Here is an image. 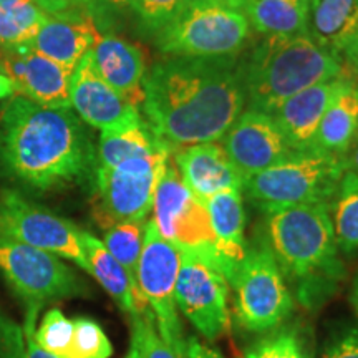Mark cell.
Here are the masks:
<instances>
[{
    "mask_svg": "<svg viewBox=\"0 0 358 358\" xmlns=\"http://www.w3.org/2000/svg\"><path fill=\"white\" fill-rule=\"evenodd\" d=\"M146 124L171 153L221 141L245 108L234 57H169L145 75Z\"/></svg>",
    "mask_w": 358,
    "mask_h": 358,
    "instance_id": "cell-1",
    "label": "cell"
},
{
    "mask_svg": "<svg viewBox=\"0 0 358 358\" xmlns=\"http://www.w3.org/2000/svg\"><path fill=\"white\" fill-rule=\"evenodd\" d=\"M96 168V151L71 108L13 95L0 111V179L22 194L65 189Z\"/></svg>",
    "mask_w": 358,
    "mask_h": 358,
    "instance_id": "cell-2",
    "label": "cell"
},
{
    "mask_svg": "<svg viewBox=\"0 0 358 358\" xmlns=\"http://www.w3.org/2000/svg\"><path fill=\"white\" fill-rule=\"evenodd\" d=\"M266 243L292 295L306 308L332 297L345 279L329 204L264 208Z\"/></svg>",
    "mask_w": 358,
    "mask_h": 358,
    "instance_id": "cell-3",
    "label": "cell"
},
{
    "mask_svg": "<svg viewBox=\"0 0 358 358\" xmlns=\"http://www.w3.org/2000/svg\"><path fill=\"white\" fill-rule=\"evenodd\" d=\"M239 75L245 105L268 115L312 85L347 77L342 58L307 35L266 37L239 65Z\"/></svg>",
    "mask_w": 358,
    "mask_h": 358,
    "instance_id": "cell-4",
    "label": "cell"
},
{
    "mask_svg": "<svg viewBox=\"0 0 358 358\" xmlns=\"http://www.w3.org/2000/svg\"><path fill=\"white\" fill-rule=\"evenodd\" d=\"M151 213V221L168 243L182 252L204 257L216 266L231 284L237 264L224 252L211 227L206 204L185 185L174 164L173 155L169 156L156 185Z\"/></svg>",
    "mask_w": 358,
    "mask_h": 358,
    "instance_id": "cell-5",
    "label": "cell"
},
{
    "mask_svg": "<svg viewBox=\"0 0 358 358\" xmlns=\"http://www.w3.org/2000/svg\"><path fill=\"white\" fill-rule=\"evenodd\" d=\"M345 171V159L315 150L295 151L274 166L244 178L243 189L261 209L330 204Z\"/></svg>",
    "mask_w": 358,
    "mask_h": 358,
    "instance_id": "cell-6",
    "label": "cell"
},
{
    "mask_svg": "<svg viewBox=\"0 0 358 358\" xmlns=\"http://www.w3.org/2000/svg\"><path fill=\"white\" fill-rule=\"evenodd\" d=\"M250 37V25L239 8L192 0L185 10L155 35L156 47L168 57H234Z\"/></svg>",
    "mask_w": 358,
    "mask_h": 358,
    "instance_id": "cell-7",
    "label": "cell"
},
{
    "mask_svg": "<svg viewBox=\"0 0 358 358\" xmlns=\"http://www.w3.org/2000/svg\"><path fill=\"white\" fill-rule=\"evenodd\" d=\"M231 285L236 320L248 332H272L294 310V295L266 239L248 244Z\"/></svg>",
    "mask_w": 358,
    "mask_h": 358,
    "instance_id": "cell-8",
    "label": "cell"
},
{
    "mask_svg": "<svg viewBox=\"0 0 358 358\" xmlns=\"http://www.w3.org/2000/svg\"><path fill=\"white\" fill-rule=\"evenodd\" d=\"M0 274L27 307L24 330L35 332L40 310L48 302L85 294L80 282L62 257L0 237Z\"/></svg>",
    "mask_w": 358,
    "mask_h": 358,
    "instance_id": "cell-9",
    "label": "cell"
},
{
    "mask_svg": "<svg viewBox=\"0 0 358 358\" xmlns=\"http://www.w3.org/2000/svg\"><path fill=\"white\" fill-rule=\"evenodd\" d=\"M173 153L168 148L136 156L113 168H95V219L101 227L146 221L158 179Z\"/></svg>",
    "mask_w": 358,
    "mask_h": 358,
    "instance_id": "cell-10",
    "label": "cell"
},
{
    "mask_svg": "<svg viewBox=\"0 0 358 358\" xmlns=\"http://www.w3.org/2000/svg\"><path fill=\"white\" fill-rule=\"evenodd\" d=\"M179 266L181 250L159 234L151 219L146 221L145 239L136 268V284L148 307L153 312L159 335L179 357L185 358L186 338L182 335L174 295Z\"/></svg>",
    "mask_w": 358,
    "mask_h": 358,
    "instance_id": "cell-11",
    "label": "cell"
},
{
    "mask_svg": "<svg viewBox=\"0 0 358 358\" xmlns=\"http://www.w3.org/2000/svg\"><path fill=\"white\" fill-rule=\"evenodd\" d=\"M0 237L47 250L90 271L82 229L15 189L0 191Z\"/></svg>",
    "mask_w": 358,
    "mask_h": 358,
    "instance_id": "cell-12",
    "label": "cell"
},
{
    "mask_svg": "<svg viewBox=\"0 0 358 358\" xmlns=\"http://www.w3.org/2000/svg\"><path fill=\"white\" fill-rule=\"evenodd\" d=\"M178 310L208 340H216L229 327L227 280L216 266L204 257L181 250L176 280Z\"/></svg>",
    "mask_w": 358,
    "mask_h": 358,
    "instance_id": "cell-13",
    "label": "cell"
},
{
    "mask_svg": "<svg viewBox=\"0 0 358 358\" xmlns=\"http://www.w3.org/2000/svg\"><path fill=\"white\" fill-rule=\"evenodd\" d=\"M221 145L243 178L264 171L295 153L274 116L252 108L241 113L221 138Z\"/></svg>",
    "mask_w": 358,
    "mask_h": 358,
    "instance_id": "cell-14",
    "label": "cell"
},
{
    "mask_svg": "<svg viewBox=\"0 0 358 358\" xmlns=\"http://www.w3.org/2000/svg\"><path fill=\"white\" fill-rule=\"evenodd\" d=\"M70 101L78 118L100 131H122L145 122L140 108L98 75L92 53H87L71 73Z\"/></svg>",
    "mask_w": 358,
    "mask_h": 358,
    "instance_id": "cell-15",
    "label": "cell"
},
{
    "mask_svg": "<svg viewBox=\"0 0 358 358\" xmlns=\"http://www.w3.org/2000/svg\"><path fill=\"white\" fill-rule=\"evenodd\" d=\"M2 71L12 80L15 95L47 108H71L70 82L73 71L35 52L29 45L0 52Z\"/></svg>",
    "mask_w": 358,
    "mask_h": 358,
    "instance_id": "cell-16",
    "label": "cell"
},
{
    "mask_svg": "<svg viewBox=\"0 0 358 358\" xmlns=\"http://www.w3.org/2000/svg\"><path fill=\"white\" fill-rule=\"evenodd\" d=\"M173 159L185 185L203 203L221 191H243V174L234 166L221 141L182 148L173 153Z\"/></svg>",
    "mask_w": 358,
    "mask_h": 358,
    "instance_id": "cell-17",
    "label": "cell"
},
{
    "mask_svg": "<svg viewBox=\"0 0 358 358\" xmlns=\"http://www.w3.org/2000/svg\"><path fill=\"white\" fill-rule=\"evenodd\" d=\"M100 37V30L87 12L48 15L30 48L73 71Z\"/></svg>",
    "mask_w": 358,
    "mask_h": 358,
    "instance_id": "cell-18",
    "label": "cell"
},
{
    "mask_svg": "<svg viewBox=\"0 0 358 358\" xmlns=\"http://www.w3.org/2000/svg\"><path fill=\"white\" fill-rule=\"evenodd\" d=\"M90 53L98 75L131 105L140 108L145 100L143 83L146 75L141 48L116 35L100 34Z\"/></svg>",
    "mask_w": 358,
    "mask_h": 358,
    "instance_id": "cell-19",
    "label": "cell"
},
{
    "mask_svg": "<svg viewBox=\"0 0 358 358\" xmlns=\"http://www.w3.org/2000/svg\"><path fill=\"white\" fill-rule=\"evenodd\" d=\"M347 80L348 77H340L312 85L285 100L272 113L295 151L312 150L322 116Z\"/></svg>",
    "mask_w": 358,
    "mask_h": 358,
    "instance_id": "cell-20",
    "label": "cell"
},
{
    "mask_svg": "<svg viewBox=\"0 0 358 358\" xmlns=\"http://www.w3.org/2000/svg\"><path fill=\"white\" fill-rule=\"evenodd\" d=\"M82 245L88 261V274H92L100 282L101 287L110 294L116 306L129 317L146 312L150 308L140 289L136 287V284L131 280L122 264L111 256L103 241L96 239L87 231H82Z\"/></svg>",
    "mask_w": 358,
    "mask_h": 358,
    "instance_id": "cell-21",
    "label": "cell"
},
{
    "mask_svg": "<svg viewBox=\"0 0 358 358\" xmlns=\"http://www.w3.org/2000/svg\"><path fill=\"white\" fill-rule=\"evenodd\" d=\"M358 134V85L350 78L322 116L312 150L345 159Z\"/></svg>",
    "mask_w": 358,
    "mask_h": 358,
    "instance_id": "cell-22",
    "label": "cell"
},
{
    "mask_svg": "<svg viewBox=\"0 0 358 358\" xmlns=\"http://www.w3.org/2000/svg\"><path fill=\"white\" fill-rule=\"evenodd\" d=\"M357 29L358 0H310L307 37L324 50L340 57Z\"/></svg>",
    "mask_w": 358,
    "mask_h": 358,
    "instance_id": "cell-23",
    "label": "cell"
},
{
    "mask_svg": "<svg viewBox=\"0 0 358 358\" xmlns=\"http://www.w3.org/2000/svg\"><path fill=\"white\" fill-rule=\"evenodd\" d=\"M310 0H244L239 10L266 37L307 35Z\"/></svg>",
    "mask_w": 358,
    "mask_h": 358,
    "instance_id": "cell-24",
    "label": "cell"
},
{
    "mask_svg": "<svg viewBox=\"0 0 358 358\" xmlns=\"http://www.w3.org/2000/svg\"><path fill=\"white\" fill-rule=\"evenodd\" d=\"M211 227L219 244L232 262L239 264L244 257L245 243V213L241 189H226L204 201Z\"/></svg>",
    "mask_w": 358,
    "mask_h": 358,
    "instance_id": "cell-25",
    "label": "cell"
},
{
    "mask_svg": "<svg viewBox=\"0 0 358 358\" xmlns=\"http://www.w3.org/2000/svg\"><path fill=\"white\" fill-rule=\"evenodd\" d=\"M166 148L146 122L122 131H101L96 148V168H113L123 161L156 153Z\"/></svg>",
    "mask_w": 358,
    "mask_h": 358,
    "instance_id": "cell-26",
    "label": "cell"
},
{
    "mask_svg": "<svg viewBox=\"0 0 358 358\" xmlns=\"http://www.w3.org/2000/svg\"><path fill=\"white\" fill-rule=\"evenodd\" d=\"M335 243L345 254L358 252V176L343 173L329 204Z\"/></svg>",
    "mask_w": 358,
    "mask_h": 358,
    "instance_id": "cell-27",
    "label": "cell"
},
{
    "mask_svg": "<svg viewBox=\"0 0 358 358\" xmlns=\"http://www.w3.org/2000/svg\"><path fill=\"white\" fill-rule=\"evenodd\" d=\"M47 17L35 2L0 6V52L29 45Z\"/></svg>",
    "mask_w": 358,
    "mask_h": 358,
    "instance_id": "cell-28",
    "label": "cell"
},
{
    "mask_svg": "<svg viewBox=\"0 0 358 358\" xmlns=\"http://www.w3.org/2000/svg\"><path fill=\"white\" fill-rule=\"evenodd\" d=\"M146 221H128L115 224V226L106 229L105 239H103L105 248L110 250L111 256L116 261L122 264L134 284H136V268L141 256L143 239H145Z\"/></svg>",
    "mask_w": 358,
    "mask_h": 358,
    "instance_id": "cell-29",
    "label": "cell"
},
{
    "mask_svg": "<svg viewBox=\"0 0 358 358\" xmlns=\"http://www.w3.org/2000/svg\"><path fill=\"white\" fill-rule=\"evenodd\" d=\"M244 358H312L306 335L295 327L275 329L245 352Z\"/></svg>",
    "mask_w": 358,
    "mask_h": 358,
    "instance_id": "cell-30",
    "label": "cell"
},
{
    "mask_svg": "<svg viewBox=\"0 0 358 358\" xmlns=\"http://www.w3.org/2000/svg\"><path fill=\"white\" fill-rule=\"evenodd\" d=\"M73 337V320L58 308H52L43 315L32 335L34 342L55 358H65Z\"/></svg>",
    "mask_w": 358,
    "mask_h": 358,
    "instance_id": "cell-31",
    "label": "cell"
},
{
    "mask_svg": "<svg viewBox=\"0 0 358 358\" xmlns=\"http://www.w3.org/2000/svg\"><path fill=\"white\" fill-rule=\"evenodd\" d=\"M111 353L113 347L95 320L85 317L73 320V337L65 358H110Z\"/></svg>",
    "mask_w": 358,
    "mask_h": 358,
    "instance_id": "cell-32",
    "label": "cell"
},
{
    "mask_svg": "<svg viewBox=\"0 0 358 358\" xmlns=\"http://www.w3.org/2000/svg\"><path fill=\"white\" fill-rule=\"evenodd\" d=\"M131 319V347L136 348L141 358H181L159 335L153 312L136 313Z\"/></svg>",
    "mask_w": 358,
    "mask_h": 358,
    "instance_id": "cell-33",
    "label": "cell"
},
{
    "mask_svg": "<svg viewBox=\"0 0 358 358\" xmlns=\"http://www.w3.org/2000/svg\"><path fill=\"white\" fill-rule=\"evenodd\" d=\"M191 2L192 0H131L129 8L143 29L156 35Z\"/></svg>",
    "mask_w": 358,
    "mask_h": 358,
    "instance_id": "cell-34",
    "label": "cell"
},
{
    "mask_svg": "<svg viewBox=\"0 0 358 358\" xmlns=\"http://www.w3.org/2000/svg\"><path fill=\"white\" fill-rule=\"evenodd\" d=\"M24 352V330L0 308V358H22Z\"/></svg>",
    "mask_w": 358,
    "mask_h": 358,
    "instance_id": "cell-35",
    "label": "cell"
},
{
    "mask_svg": "<svg viewBox=\"0 0 358 358\" xmlns=\"http://www.w3.org/2000/svg\"><path fill=\"white\" fill-rule=\"evenodd\" d=\"M322 358H358V329H348L325 348Z\"/></svg>",
    "mask_w": 358,
    "mask_h": 358,
    "instance_id": "cell-36",
    "label": "cell"
},
{
    "mask_svg": "<svg viewBox=\"0 0 358 358\" xmlns=\"http://www.w3.org/2000/svg\"><path fill=\"white\" fill-rule=\"evenodd\" d=\"M129 2L131 0H90L88 13L96 25L106 24V20L129 7Z\"/></svg>",
    "mask_w": 358,
    "mask_h": 358,
    "instance_id": "cell-37",
    "label": "cell"
},
{
    "mask_svg": "<svg viewBox=\"0 0 358 358\" xmlns=\"http://www.w3.org/2000/svg\"><path fill=\"white\" fill-rule=\"evenodd\" d=\"M37 6L48 15H62V13L87 12L90 0H34Z\"/></svg>",
    "mask_w": 358,
    "mask_h": 358,
    "instance_id": "cell-38",
    "label": "cell"
},
{
    "mask_svg": "<svg viewBox=\"0 0 358 358\" xmlns=\"http://www.w3.org/2000/svg\"><path fill=\"white\" fill-rule=\"evenodd\" d=\"M185 358H222V355L214 348L204 345L196 337H189L186 338Z\"/></svg>",
    "mask_w": 358,
    "mask_h": 358,
    "instance_id": "cell-39",
    "label": "cell"
},
{
    "mask_svg": "<svg viewBox=\"0 0 358 358\" xmlns=\"http://www.w3.org/2000/svg\"><path fill=\"white\" fill-rule=\"evenodd\" d=\"M24 335H25V352L22 358H55L53 355H50V353L42 350V348L34 342L32 338L34 332H27V330H24Z\"/></svg>",
    "mask_w": 358,
    "mask_h": 358,
    "instance_id": "cell-40",
    "label": "cell"
},
{
    "mask_svg": "<svg viewBox=\"0 0 358 358\" xmlns=\"http://www.w3.org/2000/svg\"><path fill=\"white\" fill-rule=\"evenodd\" d=\"M340 57L345 58L347 64H350L353 69L358 70V29H357L355 35L352 37L350 42H348L345 50L342 52V55Z\"/></svg>",
    "mask_w": 358,
    "mask_h": 358,
    "instance_id": "cell-41",
    "label": "cell"
},
{
    "mask_svg": "<svg viewBox=\"0 0 358 358\" xmlns=\"http://www.w3.org/2000/svg\"><path fill=\"white\" fill-rule=\"evenodd\" d=\"M345 166L347 171H352L358 176V134L355 140H353L350 150L345 155Z\"/></svg>",
    "mask_w": 358,
    "mask_h": 358,
    "instance_id": "cell-42",
    "label": "cell"
},
{
    "mask_svg": "<svg viewBox=\"0 0 358 358\" xmlns=\"http://www.w3.org/2000/svg\"><path fill=\"white\" fill-rule=\"evenodd\" d=\"M13 95H15V88H13L12 80L3 71H0V100H6Z\"/></svg>",
    "mask_w": 358,
    "mask_h": 358,
    "instance_id": "cell-43",
    "label": "cell"
},
{
    "mask_svg": "<svg viewBox=\"0 0 358 358\" xmlns=\"http://www.w3.org/2000/svg\"><path fill=\"white\" fill-rule=\"evenodd\" d=\"M350 302L353 308H355V312L358 313V272L357 275L353 277V282H352V290H350Z\"/></svg>",
    "mask_w": 358,
    "mask_h": 358,
    "instance_id": "cell-44",
    "label": "cell"
},
{
    "mask_svg": "<svg viewBox=\"0 0 358 358\" xmlns=\"http://www.w3.org/2000/svg\"><path fill=\"white\" fill-rule=\"evenodd\" d=\"M34 0H0V6H15V3H27Z\"/></svg>",
    "mask_w": 358,
    "mask_h": 358,
    "instance_id": "cell-45",
    "label": "cell"
},
{
    "mask_svg": "<svg viewBox=\"0 0 358 358\" xmlns=\"http://www.w3.org/2000/svg\"><path fill=\"white\" fill-rule=\"evenodd\" d=\"M214 2H221V3H226V6L239 8L241 3H243V0H214Z\"/></svg>",
    "mask_w": 358,
    "mask_h": 358,
    "instance_id": "cell-46",
    "label": "cell"
},
{
    "mask_svg": "<svg viewBox=\"0 0 358 358\" xmlns=\"http://www.w3.org/2000/svg\"><path fill=\"white\" fill-rule=\"evenodd\" d=\"M127 358H141V357H140V353L136 352V348L131 347V348H129V352H128Z\"/></svg>",
    "mask_w": 358,
    "mask_h": 358,
    "instance_id": "cell-47",
    "label": "cell"
},
{
    "mask_svg": "<svg viewBox=\"0 0 358 358\" xmlns=\"http://www.w3.org/2000/svg\"><path fill=\"white\" fill-rule=\"evenodd\" d=\"M0 71H2V57H0Z\"/></svg>",
    "mask_w": 358,
    "mask_h": 358,
    "instance_id": "cell-48",
    "label": "cell"
},
{
    "mask_svg": "<svg viewBox=\"0 0 358 358\" xmlns=\"http://www.w3.org/2000/svg\"><path fill=\"white\" fill-rule=\"evenodd\" d=\"M243 2H244V0H243Z\"/></svg>",
    "mask_w": 358,
    "mask_h": 358,
    "instance_id": "cell-49",
    "label": "cell"
},
{
    "mask_svg": "<svg viewBox=\"0 0 358 358\" xmlns=\"http://www.w3.org/2000/svg\"><path fill=\"white\" fill-rule=\"evenodd\" d=\"M357 71H358V70H357Z\"/></svg>",
    "mask_w": 358,
    "mask_h": 358,
    "instance_id": "cell-50",
    "label": "cell"
}]
</instances>
